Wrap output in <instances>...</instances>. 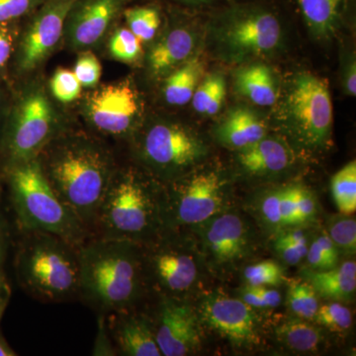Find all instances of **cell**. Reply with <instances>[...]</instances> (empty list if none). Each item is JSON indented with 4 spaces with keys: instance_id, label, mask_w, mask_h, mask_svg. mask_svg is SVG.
Masks as SVG:
<instances>
[{
    "instance_id": "obj_22",
    "label": "cell",
    "mask_w": 356,
    "mask_h": 356,
    "mask_svg": "<svg viewBox=\"0 0 356 356\" xmlns=\"http://www.w3.org/2000/svg\"><path fill=\"white\" fill-rule=\"evenodd\" d=\"M308 282L318 296L331 301H348L355 296L356 289L355 261L343 262L327 270L312 271Z\"/></svg>"
},
{
    "instance_id": "obj_5",
    "label": "cell",
    "mask_w": 356,
    "mask_h": 356,
    "mask_svg": "<svg viewBox=\"0 0 356 356\" xmlns=\"http://www.w3.org/2000/svg\"><path fill=\"white\" fill-rule=\"evenodd\" d=\"M17 221L25 232H43L79 248L92 236L60 200L44 177L38 159L0 170Z\"/></svg>"
},
{
    "instance_id": "obj_2",
    "label": "cell",
    "mask_w": 356,
    "mask_h": 356,
    "mask_svg": "<svg viewBox=\"0 0 356 356\" xmlns=\"http://www.w3.org/2000/svg\"><path fill=\"white\" fill-rule=\"evenodd\" d=\"M79 297L106 314L134 309L142 297L145 268L142 245L90 236L79 248Z\"/></svg>"
},
{
    "instance_id": "obj_30",
    "label": "cell",
    "mask_w": 356,
    "mask_h": 356,
    "mask_svg": "<svg viewBox=\"0 0 356 356\" xmlns=\"http://www.w3.org/2000/svg\"><path fill=\"white\" fill-rule=\"evenodd\" d=\"M332 193L337 209L343 215L356 210V163L350 161L332 178Z\"/></svg>"
},
{
    "instance_id": "obj_4",
    "label": "cell",
    "mask_w": 356,
    "mask_h": 356,
    "mask_svg": "<svg viewBox=\"0 0 356 356\" xmlns=\"http://www.w3.org/2000/svg\"><path fill=\"white\" fill-rule=\"evenodd\" d=\"M165 222V199L132 168L118 166L98 210L91 234L145 245Z\"/></svg>"
},
{
    "instance_id": "obj_20",
    "label": "cell",
    "mask_w": 356,
    "mask_h": 356,
    "mask_svg": "<svg viewBox=\"0 0 356 356\" xmlns=\"http://www.w3.org/2000/svg\"><path fill=\"white\" fill-rule=\"evenodd\" d=\"M240 165L252 175H273L286 170L292 163V153L286 144L264 137L252 146L240 149Z\"/></svg>"
},
{
    "instance_id": "obj_46",
    "label": "cell",
    "mask_w": 356,
    "mask_h": 356,
    "mask_svg": "<svg viewBox=\"0 0 356 356\" xmlns=\"http://www.w3.org/2000/svg\"><path fill=\"white\" fill-rule=\"evenodd\" d=\"M356 70H355V63L353 62L350 64V69L346 72V91L351 96H355L356 95Z\"/></svg>"
},
{
    "instance_id": "obj_27",
    "label": "cell",
    "mask_w": 356,
    "mask_h": 356,
    "mask_svg": "<svg viewBox=\"0 0 356 356\" xmlns=\"http://www.w3.org/2000/svg\"><path fill=\"white\" fill-rule=\"evenodd\" d=\"M126 25L143 44L152 42L161 29L163 16L156 4L127 6L122 14Z\"/></svg>"
},
{
    "instance_id": "obj_25",
    "label": "cell",
    "mask_w": 356,
    "mask_h": 356,
    "mask_svg": "<svg viewBox=\"0 0 356 356\" xmlns=\"http://www.w3.org/2000/svg\"><path fill=\"white\" fill-rule=\"evenodd\" d=\"M307 25L320 38L336 29L344 0H297Z\"/></svg>"
},
{
    "instance_id": "obj_7",
    "label": "cell",
    "mask_w": 356,
    "mask_h": 356,
    "mask_svg": "<svg viewBox=\"0 0 356 356\" xmlns=\"http://www.w3.org/2000/svg\"><path fill=\"white\" fill-rule=\"evenodd\" d=\"M76 0H46L21 22L10 67V83L34 76L64 41L67 13Z\"/></svg>"
},
{
    "instance_id": "obj_8",
    "label": "cell",
    "mask_w": 356,
    "mask_h": 356,
    "mask_svg": "<svg viewBox=\"0 0 356 356\" xmlns=\"http://www.w3.org/2000/svg\"><path fill=\"white\" fill-rule=\"evenodd\" d=\"M293 132L312 149L327 144L332 128V103L329 84L311 72H299L293 79L285 102Z\"/></svg>"
},
{
    "instance_id": "obj_49",
    "label": "cell",
    "mask_w": 356,
    "mask_h": 356,
    "mask_svg": "<svg viewBox=\"0 0 356 356\" xmlns=\"http://www.w3.org/2000/svg\"><path fill=\"white\" fill-rule=\"evenodd\" d=\"M170 1L179 2V3L184 4H200L213 1V0H170Z\"/></svg>"
},
{
    "instance_id": "obj_39",
    "label": "cell",
    "mask_w": 356,
    "mask_h": 356,
    "mask_svg": "<svg viewBox=\"0 0 356 356\" xmlns=\"http://www.w3.org/2000/svg\"><path fill=\"white\" fill-rule=\"evenodd\" d=\"M44 1L46 0H0V23L23 21Z\"/></svg>"
},
{
    "instance_id": "obj_28",
    "label": "cell",
    "mask_w": 356,
    "mask_h": 356,
    "mask_svg": "<svg viewBox=\"0 0 356 356\" xmlns=\"http://www.w3.org/2000/svg\"><path fill=\"white\" fill-rule=\"evenodd\" d=\"M226 81L221 74H211L199 83L192 96V106L199 114L213 116L222 108L226 97Z\"/></svg>"
},
{
    "instance_id": "obj_36",
    "label": "cell",
    "mask_w": 356,
    "mask_h": 356,
    "mask_svg": "<svg viewBox=\"0 0 356 356\" xmlns=\"http://www.w3.org/2000/svg\"><path fill=\"white\" fill-rule=\"evenodd\" d=\"M72 72L83 88L92 89L100 83L102 76V63L92 50L79 51Z\"/></svg>"
},
{
    "instance_id": "obj_45",
    "label": "cell",
    "mask_w": 356,
    "mask_h": 356,
    "mask_svg": "<svg viewBox=\"0 0 356 356\" xmlns=\"http://www.w3.org/2000/svg\"><path fill=\"white\" fill-rule=\"evenodd\" d=\"M99 332H98L97 339H102V343L97 344L95 346V350H93V355H115L113 351L109 350L105 343H108L109 339L107 337L106 331H105L104 327H106V324H105L104 321H102V315H100L99 317Z\"/></svg>"
},
{
    "instance_id": "obj_18",
    "label": "cell",
    "mask_w": 356,
    "mask_h": 356,
    "mask_svg": "<svg viewBox=\"0 0 356 356\" xmlns=\"http://www.w3.org/2000/svg\"><path fill=\"white\" fill-rule=\"evenodd\" d=\"M196 43L195 34L189 28L177 26L168 30L147 54L149 74L163 79L192 58Z\"/></svg>"
},
{
    "instance_id": "obj_11",
    "label": "cell",
    "mask_w": 356,
    "mask_h": 356,
    "mask_svg": "<svg viewBox=\"0 0 356 356\" xmlns=\"http://www.w3.org/2000/svg\"><path fill=\"white\" fill-rule=\"evenodd\" d=\"M222 41L238 56L262 55L280 43L281 25L264 7L241 6L231 9L221 25Z\"/></svg>"
},
{
    "instance_id": "obj_42",
    "label": "cell",
    "mask_w": 356,
    "mask_h": 356,
    "mask_svg": "<svg viewBox=\"0 0 356 356\" xmlns=\"http://www.w3.org/2000/svg\"><path fill=\"white\" fill-rule=\"evenodd\" d=\"M308 248V243L290 245V243H275V248L278 254L280 255L283 261L290 266H296L306 259Z\"/></svg>"
},
{
    "instance_id": "obj_17",
    "label": "cell",
    "mask_w": 356,
    "mask_h": 356,
    "mask_svg": "<svg viewBox=\"0 0 356 356\" xmlns=\"http://www.w3.org/2000/svg\"><path fill=\"white\" fill-rule=\"evenodd\" d=\"M133 309L109 314V329L119 353L127 356H161L153 323Z\"/></svg>"
},
{
    "instance_id": "obj_37",
    "label": "cell",
    "mask_w": 356,
    "mask_h": 356,
    "mask_svg": "<svg viewBox=\"0 0 356 356\" xmlns=\"http://www.w3.org/2000/svg\"><path fill=\"white\" fill-rule=\"evenodd\" d=\"M250 286H276L283 280L282 267L273 261H264L247 267L243 273Z\"/></svg>"
},
{
    "instance_id": "obj_26",
    "label": "cell",
    "mask_w": 356,
    "mask_h": 356,
    "mask_svg": "<svg viewBox=\"0 0 356 356\" xmlns=\"http://www.w3.org/2000/svg\"><path fill=\"white\" fill-rule=\"evenodd\" d=\"M276 334L281 343L298 353L318 350L322 341V334L315 325L297 318L285 321L277 327Z\"/></svg>"
},
{
    "instance_id": "obj_33",
    "label": "cell",
    "mask_w": 356,
    "mask_h": 356,
    "mask_svg": "<svg viewBox=\"0 0 356 356\" xmlns=\"http://www.w3.org/2000/svg\"><path fill=\"white\" fill-rule=\"evenodd\" d=\"M49 91L54 99L62 104H70L81 99L83 86L72 70L58 67L51 76Z\"/></svg>"
},
{
    "instance_id": "obj_13",
    "label": "cell",
    "mask_w": 356,
    "mask_h": 356,
    "mask_svg": "<svg viewBox=\"0 0 356 356\" xmlns=\"http://www.w3.org/2000/svg\"><path fill=\"white\" fill-rule=\"evenodd\" d=\"M130 2L131 0H76L65 19L63 44L76 53L99 46Z\"/></svg>"
},
{
    "instance_id": "obj_44",
    "label": "cell",
    "mask_w": 356,
    "mask_h": 356,
    "mask_svg": "<svg viewBox=\"0 0 356 356\" xmlns=\"http://www.w3.org/2000/svg\"><path fill=\"white\" fill-rule=\"evenodd\" d=\"M11 297V288L6 274L0 269V321Z\"/></svg>"
},
{
    "instance_id": "obj_15",
    "label": "cell",
    "mask_w": 356,
    "mask_h": 356,
    "mask_svg": "<svg viewBox=\"0 0 356 356\" xmlns=\"http://www.w3.org/2000/svg\"><path fill=\"white\" fill-rule=\"evenodd\" d=\"M199 313L206 325L235 346L259 343V323L254 308L242 299L212 295L204 300Z\"/></svg>"
},
{
    "instance_id": "obj_1",
    "label": "cell",
    "mask_w": 356,
    "mask_h": 356,
    "mask_svg": "<svg viewBox=\"0 0 356 356\" xmlns=\"http://www.w3.org/2000/svg\"><path fill=\"white\" fill-rule=\"evenodd\" d=\"M37 159L58 197L91 233L118 168L113 152L95 136L70 128Z\"/></svg>"
},
{
    "instance_id": "obj_23",
    "label": "cell",
    "mask_w": 356,
    "mask_h": 356,
    "mask_svg": "<svg viewBox=\"0 0 356 356\" xmlns=\"http://www.w3.org/2000/svg\"><path fill=\"white\" fill-rule=\"evenodd\" d=\"M204 64L200 58L192 57L163 79V99L170 106H184L191 102L201 77Z\"/></svg>"
},
{
    "instance_id": "obj_24",
    "label": "cell",
    "mask_w": 356,
    "mask_h": 356,
    "mask_svg": "<svg viewBox=\"0 0 356 356\" xmlns=\"http://www.w3.org/2000/svg\"><path fill=\"white\" fill-rule=\"evenodd\" d=\"M236 86L241 95L259 106H273L277 99L275 79L266 65L254 64L238 70Z\"/></svg>"
},
{
    "instance_id": "obj_34",
    "label": "cell",
    "mask_w": 356,
    "mask_h": 356,
    "mask_svg": "<svg viewBox=\"0 0 356 356\" xmlns=\"http://www.w3.org/2000/svg\"><path fill=\"white\" fill-rule=\"evenodd\" d=\"M314 318L318 325L334 332H348L353 325V315L350 309L337 301L318 306Z\"/></svg>"
},
{
    "instance_id": "obj_14",
    "label": "cell",
    "mask_w": 356,
    "mask_h": 356,
    "mask_svg": "<svg viewBox=\"0 0 356 356\" xmlns=\"http://www.w3.org/2000/svg\"><path fill=\"white\" fill-rule=\"evenodd\" d=\"M154 325L161 355L185 356L200 346L199 318L191 305L175 297L163 296Z\"/></svg>"
},
{
    "instance_id": "obj_31",
    "label": "cell",
    "mask_w": 356,
    "mask_h": 356,
    "mask_svg": "<svg viewBox=\"0 0 356 356\" xmlns=\"http://www.w3.org/2000/svg\"><path fill=\"white\" fill-rule=\"evenodd\" d=\"M107 43L109 57L125 64H135L143 55V43L127 27L112 29Z\"/></svg>"
},
{
    "instance_id": "obj_6",
    "label": "cell",
    "mask_w": 356,
    "mask_h": 356,
    "mask_svg": "<svg viewBox=\"0 0 356 356\" xmlns=\"http://www.w3.org/2000/svg\"><path fill=\"white\" fill-rule=\"evenodd\" d=\"M16 254L17 280L26 292L43 302L79 297V248L43 232H26Z\"/></svg>"
},
{
    "instance_id": "obj_21",
    "label": "cell",
    "mask_w": 356,
    "mask_h": 356,
    "mask_svg": "<svg viewBox=\"0 0 356 356\" xmlns=\"http://www.w3.org/2000/svg\"><path fill=\"white\" fill-rule=\"evenodd\" d=\"M216 134L218 140L225 146L243 149L264 139L266 126L252 110L236 108L220 124Z\"/></svg>"
},
{
    "instance_id": "obj_3",
    "label": "cell",
    "mask_w": 356,
    "mask_h": 356,
    "mask_svg": "<svg viewBox=\"0 0 356 356\" xmlns=\"http://www.w3.org/2000/svg\"><path fill=\"white\" fill-rule=\"evenodd\" d=\"M48 86L30 76L11 84L10 100L0 133V170L38 158L42 151L70 129Z\"/></svg>"
},
{
    "instance_id": "obj_12",
    "label": "cell",
    "mask_w": 356,
    "mask_h": 356,
    "mask_svg": "<svg viewBox=\"0 0 356 356\" xmlns=\"http://www.w3.org/2000/svg\"><path fill=\"white\" fill-rule=\"evenodd\" d=\"M222 194L221 179L215 172L198 173L173 184L165 198L166 226L209 221L219 212Z\"/></svg>"
},
{
    "instance_id": "obj_47",
    "label": "cell",
    "mask_w": 356,
    "mask_h": 356,
    "mask_svg": "<svg viewBox=\"0 0 356 356\" xmlns=\"http://www.w3.org/2000/svg\"><path fill=\"white\" fill-rule=\"evenodd\" d=\"M7 252V235L6 228L0 229V269H2Z\"/></svg>"
},
{
    "instance_id": "obj_10",
    "label": "cell",
    "mask_w": 356,
    "mask_h": 356,
    "mask_svg": "<svg viewBox=\"0 0 356 356\" xmlns=\"http://www.w3.org/2000/svg\"><path fill=\"white\" fill-rule=\"evenodd\" d=\"M140 108L139 93L129 79L98 84L81 102V114L89 127L113 139L135 133Z\"/></svg>"
},
{
    "instance_id": "obj_38",
    "label": "cell",
    "mask_w": 356,
    "mask_h": 356,
    "mask_svg": "<svg viewBox=\"0 0 356 356\" xmlns=\"http://www.w3.org/2000/svg\"><path fill=\"white\" fill-rule=\"evenodd\" d=\"M327 236L339 250L355 254L356 250V222L353 218H339L330 226Z\"/></svg>"
},
{
    "instance_id": "obj_32",
    "label": "cell",
    "mask_w": 356,
    "mask_h": 356,
    "mask_svg": "<svg viewBox=\"0 0 356 356\" xmlns=\"http://www.w3.org/2000/svg\"><path fill=\"white\" fill-rule=\"evenodd\" d=\"M318 294L308 282L292 280L287 293V305L294 315L303 320L315 317L318 308Z\"/></svg>"
},
{
    "instance_id": "obj_35",
    "label": "cell",
    "mask_w": 356,
    "mask_h": 356,
    "mask_svg": "<svg viewBox=\"0 0 356 356\" xmlns=\"http://www.w3.org/2000/svg\"><path fill=\"white\" fill-rule=\"evenodd\" d=\"M21 22L0 23V79L9 86H11L9 67L17 44Z\"/></svg>"
},
{
    "instance_id": "obj_40",
    "label": "cell",
    "mask_w": 356,
    "mask_h": 356,
    "mask_svg": "<svg viewBox=\"0 0 356 356\" xmlns=\"http://www.w3.org/2000/svg\"><path fill=\"white\" fill-rule=\"evenodd\" d=\"M242 300L254 309H273L280 306V293L267 286H250L243 292Z\"/></svg>"
},
{
    "instance_id": "obj_29",
    "label": "cell",
    "mask_w": 356,
    "mask_h": 356,
    "mask_svg": "<svg viewBox=\"0 0 356 356\" xmlns=\"http://www.w3.org/2000/svg\"><path fill=\"white\" fill-rule=\"evenodd\" d=\"M295 187H286L271 192L261 202V214L267 224L283 227L294 225Z\"/></svg>"
},
{
    "instance_id": "obj_43",
    "label": "cell",
    "mask_w": 356,
    "mask_h": 356,
    "mask_svg": "<svg viewBox=\"0 0 356 356\" xmlns=\"http://www.w3.org/2000/svg\"><path fill=\"white\" fill-rule=\"evenodd\" d=\"M11 86L0 79V133L3 127L4 120L10 100Z\"/></svg>"
},
{
    "instance_id": "obj_19",
    "label": "cell",
    "mask_w": 356,
    "mask_h": 356,
    "mask_svg": "<svg viewBox=\"0 0 356 356\" xmlns=\"http://www.w3.org/2000/svg\"><path fill=\"white\" fill-rule=\"evenodd\" d=\"M205 243L218 262L228 264L242 259L248 245L245 222L235 214L215 218L206 229Z\"/></svg>"
},
{
    "instance_id": "obj_9",
    "label": "cell",
    "mask_w": 356,
    "mask_h": 356,
    "mask_svg": "<svg viewBox=\"0 0 356 356\" xmlns=\"http://www.w3.org/2000/svg\"><path fill=\"white\" fill-rule=\"evenodd\" d=\"M138 158L161 177H172L193 165L205 146L189 129L175 122L151 124L136 140Z\"/></svg>"
},
{
    "instance_id": "obj_48",
    "label": "cell",
    "mask_w": 356,
    "mask_h": 356,
    "mask_svg": "<svg viewBox=\"0 0 356 356\" xmlns=\"http://www.w3.org/2000/svg\"><path fill=\"white\" fill-rule=\"evenodd\" d=\"M17 353L16 351L9 346V343H7L6 339H4V337L2 336L1 332H0V356H16Z\"/></svg>"
},
{
    "instance_id": "obj_41",
    "label": "cell",
    "mask_w": 356,
    "mask_h": 356,
    "mask_svg": "<svg viewBox=\"0 0 356 356\" xmlns=\"http://www.w3.org/2000/svg\"><path fill=\"white\" fill-rule=\"evenodd\" d=\"M317 212V203L310 191L303 187H295L294 193V225L304 224L310 221Z\"/></svg>"
},
{
    "instance_id": "obj_16",
    "label": "cell",
    "mask_w": 356,
    "mask_h": 356,
    "mask_svg": "<svg viewBox=\"0 0 356 356\" xmlns=\"http://www.w3.org/2000/svg\"><path fill=\"white\" fill-rule=\"evenodd\" d=\"M143 262L149 266L161 289L166 292L165 296L187 291L197 278V266L192 255L168 243L156 245L147 257L143 254Z\"/></svg>"
},
{
    "instance_id": "obj_50",
    "label": "cell",
    "mask_w": 356,
    "mask_h": 356,
    "mask_svg": "<svg viewBox=\"0 0 356 356\" xmlns=\"http://www.w3.org/2000/svg\"><path fill=\"white\" fill-rule=\"evenodd\" d=\"M6 228L3 224V219H2L1 211H0V229Z\"/></svg>"
}]
</instances>
